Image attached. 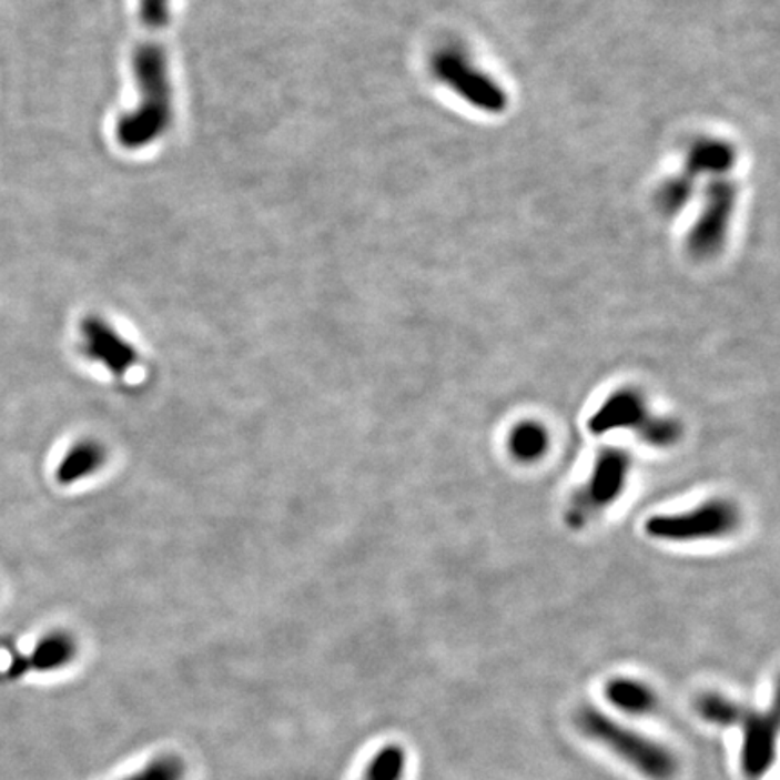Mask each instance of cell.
<instances>
[{
    "instance_id": "cell-1",
    "label": "cell",
    "mask_w": 780,
    "mask_h": 780,
    "mask_svg": "<svg viewBox=\"0 0 780 780\" xmlns=\"http://www.w3.org/2000/svg\"><path fill=\"white\" fill-rule=\"evenodd\" d=\"M172 0H140L141 40L134 53L138 103L117 125L118 143L141 151L165 136L172 125V83L165 51V31Z\"/></svg>"
},
{
    "instance_id": "cell-2",
    "label": "cell",
    "mask_w": 780,
    "mask_h": 780,
    "mask_svg": "<svg viewBox=\"0 0 780 780\" xmlns=\"http://www.w3.org/2000/svg\"><path fill=\"white\" fill-rule=\"evenodd\" d=\"M578 728L592 741L600 742L612 753L629 762L632 768L652 780H670L676 776V759L667 748L650 741L629 728L620 727L595 708H581L577 716Z\"/></svg>"
},
{
    "instance_id": "cell-3",
    "label": "cell",
    "mask_w": 780,
    "mask_h": 780,
    "mask_svg": "<svg viewBox=\"0 0 780 780\" xmlns=\"http://www.w3.org/2000/svg\"><path fill=\"white\" fill-rule=\"evenodd\" d=\"M432 71L446 88L456 92L472 108L490 114H499L508 105V97L499 83L485 71L475 68L465 54L454 49H443L432 59Z\"/></svg>"
},
{
    "instance_id": "cell-4",
    "label": "cell",
    "mask_w": 780,
    "mask_h": 780,
    "mask_svg": "<svg viewBox=\"0 0 780 780\" xmlns=\"http://www.w3.org/2000/svg\"><path fill=\"white\" fill-rule=\"evenodd\" d=\"M739 523V514L727 500H710L698 509L678 515H655L647 520L649 537L667 543H690L727 535Z\"/></svg>"
},
{
    "instance_id": "cell-5",
    "label": "cell",
    "mask_w": 780,
    "mask_h": 780,
    "mask_svg": "<svg viewBox=\"0 0 780 780\" xmlns=\"http://www.w3.org/2000/svg\"><path fill=\"white\" fill-rule=\"evenodd\" d=\"M630 460L626 452L609 448L598 457L591 479L577 495L573 497L567 511V523L573 528H581L584 524L600 514L601 509L612 505L626 488Z\"/></svg>"
},
{
    "instance_id": "cell-6",
    "label": "cell",
    "mask_w": 780,
    "mask_h": 780,
    "mask_svg": "<svg viewBox=\"0 0 780 780\" xmlns=\"http://www.w3.org/2000/svg\"><path fill=\"white\" fill-rule=\"evenodd\" d=\"M737 189L732 181L713 180L705 192V206L690 232L689 247L696 257H712L721 250L732 223Z\"/></svg>"
},
{
    "instance_id": "cell-7",
    "label": "cell",
    "mask_w": 780,
    "mask_h": 780,
    "mask_svg": "<svg viewBox=\"0 0 780 780\" xmlns=\"http://www.w3.org/2000/svg\"><path fill=\"white\" fill-rule=\"evenodd\" d=\"M82 351L94 364L102 365L114 378H125L138 362V353L117 330L98 316H88L80 325Z\"/></svg>"
},
{
    "instance_id": "cell-8",
    "label": "cell",
    "mask_w": 780,
    "mask_h": 780,
    "mask_svg": "<svg viewBox=\"0 0 780 780\" xmlns=\"http://www.w3.org/2000/svg\"><path fill=\"white\" fill-rule=\"evenodd\" d=\"M737 725L744 728V747H742V770L750 779L764 776L773 759L776 747V712L757 713L744 710Z\"/></svg>"
},
{
    "instance_id": "cell-9",
    "label": "cell",
    "mask_w": 780,
    "mask_h": 780,
    "mask_svg": "<svg viewBox=\"0 0 780 780\" xmlns=\"http://www.w3.org/2000/svg\"><path fill=\"white\" fill-rule=\"evenodd\" d=\"M649 413L644 399L635 391H620L612 394L589 419V430L597 436L618 428H641L649 422Z\"/></svg>"
},
{
    "instance_id": "cell-10",
    "label": "cell",
    "mask_w": 780,
    "mask_h": 780,
    "mask_svg": "<svg viewBox=\"0 0 780 780\" xmlns=\"http://www.w3.org/2000/svg\"><path fill=\"white\" fill-rule=\"evenodd\" d=\"M77 645L65 632H51L28 656H17L10 667V678H20L28 672H51L62 669L74 658Z\"/></svg>"
},
{
    "instance_id": "cell-11",
    "label": "cell",
    "mask_w": 780,
    "mask_h": 780,
    "mask_svg": "<svg viewBox=\"0 0 780 780\" xmlns=\"http://www.w3.org/2000/svg\"><path fill=\"white\" fill-rule=\"evenodd\" d=\"M103 460H105L103 446L92 439H82L74 443L60 460L57 480L59 485L69 486L78 480L88 479L89 475L102 468Z\"/></svg>"
},
{
    "instance_id": "cell-12",
    "label": "cell",
    "mask_w": 780,
    "mask_h": 780,
    "mask_svg": "<svg viewBox=\"0 0 780 780\" xmlns=\"http://www.w3.org/2000/svg\"><path fill=\"white\" fill-rule=\"evenodd\" d=\"M736 163V152L725 141H699L689 154V172L687 175H722Z\"/></svg>"
},
{
    "instance_id": "cell-13",
    "label": "cell",
    "mask_w": 780,
    "mask_h": 780,
    "mask_svg": "<svg viewBox=\"0 0 780 780\" xmlns=\"http://www.w3.org/2000/svg\"><path fill=\"white\" fill-rule=\"evenodd\" d=\"M606 696L615 707L627 713H647L656 707L652 690L632 679H615L607 685Z\"/></svg>"
},
{
    "instance_id": "cell-14",
    "label": "cell",
    "mask_w": 780,
    "mask_h": 780,
    "mask_svg": "<svg viewBox=\"0 0 780 780\" xmlns=\"http://www.w3.org/2000/svg\"><path fill=\"white\" fill-rule=\"evenodd\" d=\"M509 450L524 463L538 459L548 450V434L537 423H523L511 432Z\"/></svg>"
},
{
    "instance_id": "cell-15",
    "label": "cell",
    "mask_w": 780,
    "mask_h": 780,
    "mask_svg": "<svg viewBox=\"0 0 780 780\" xmlns=\"http://www.w3.org/2000/svg\"><path fill=\"white\" fill-rule=\"evenodd\" d=\"M405 771V753L399 747H385L374 757L364 780H402Z\"/></svg>"
},
{
    "instance_id": "cell-16",
    "label": "cell",
    "mask_w": 780,
    "mask_h": 780,
    "mask_svg": "<svg viewBox=\"0 0 780 780\" xmlns=\"http://www.w3.org/2000/svg\"><path fill=\"white\" fill-rule=\"evenodd\" d=\"M698 710L705 719L716 725H737L747 708L721 698V696H705L699 699Z\"/></svg>"
},
{
    "instance_id": "cell-17",
    "label": "cell",
    "mask_w": 780,
    "mask_h": 780,
    "mask_svg": "<svg viewBox=\"0 0 780 780\" xmlns=\"http://www.w3.org/2000/svg\"><path fill=\"white\" fill-rule=\"evenodd\" d=\"M184 764L180 757L163 756L138 771L134 776L125 777L122 780H183Z\"/></svg>"
},
{
    "instance_id": "cell-18",
    "label": "cell",
    "mask_w": 780,
    "mask_h": 780,
    "mask_svg": "<svg viewBox=\"0 0 780 780\" xmlns=\"http://www.w3.org/2000/svg\"><path fill=\"white\" fill-rule=\"evenodd\" d=\"M640 436L650 445L669 446L678 442L681 436V427L670 417L650 416L649 422L645 423V427L641 428Z\"/></svg>"
},
{
    "instance_id": "cell-19",
    "label": "cell",
    "mask_w": 780,
    "mask_h": 780,
    "mask_svg": "<svg viewBox=\"0 0 780 780\" xmlns=\"http://www.w3.org/2000/svg\"><path fill=\"white\" fill-rule=\"evenodd\" d=\"M690 195H692V178L683 175L665 184V189L659 194V204L667 212H678L690 200Z\"/></svg>"
}]
</instances>
